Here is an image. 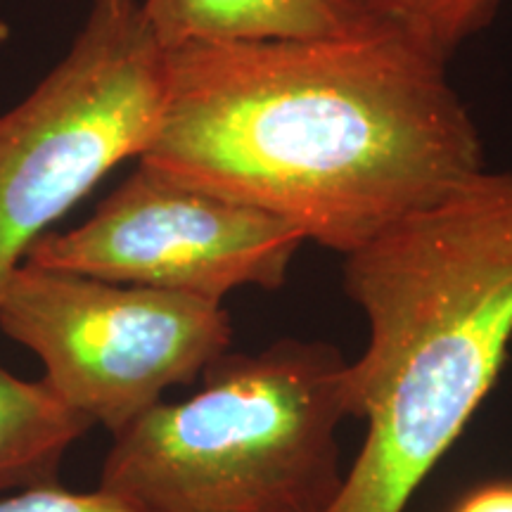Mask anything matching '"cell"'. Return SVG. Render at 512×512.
<instances>
[{"instance_id":"obj_9","label":"cell","mask_w":512,"mask_h":512,"mask_svg":"<svg viewBox=\"0 0 512 512\" xmlns=\"http://www.w3.org/2000/svg\"><path fill=\"white\" fill-rule=\"evenodd\" d=\"M363 15L448 62L494 22L505 0H349Z\"/></svg>"},{"instance_id":"obj_1","label":"cell","mask_w":512,"mask_h":512,"mask_svg":"<svg viewBox=\"0 0 512 512\" xmlns=\"http://www.w3.org/2000/svg\"><path fill=\"white\" fill-rule=\"evenodd\" d=\"M138 162L342 256L486 169L446 62L387 27L169 50Z\"/></svg>"},{"instance_id":"obj_4","label":"cell","mask_w":512,"mask_h":512,"mask_svg":"<svg viewBox=\"0 0 512 512\" xmlns=\"http://www.w3.org/2000/svg\"><path fill=\"white\" fill-rule=\"evenodd\" d=\"M164 93L166 50L138 0H93L62 60L0 114V287L102 178L145 155Z\"/></svg>"},{"instance_id":"obj_3","label":"cell","mask_w":512,"mask_h":512,"mask_svg":"<svg viewBox=\"0 0 512 512\" xmlns=\"http://www.w3.org/2000/svg\"><path fill=\"white\" fill-rule=\"evenodd\" d=\"M349 361L328 342L228 351L188 399L114 434L98 489L133 512H332Z\"/></svg>"},{"instance_id":"obj_10","label":"cell","mask_w":512,"mask_h":512,"mask_svg":"<svg viewBox=\"0 0 512 512\" xmlns=\"http://www.w3.org/2000/svg\"><path fill=\"white\" fill-rule=\"evenodd\" d=\"M0 512H133L119 498L95 491H72L57 484L34 486L0 496Z\"/></svg>"},{"instance_id":"obj_6","label":"cell","mask_w":512,"mask_h":512,"mask_svg":"<svg viewBox=\"0 0 512 512\" xmlns=\"http://www.w3.org/2000/svg\"><path fill=\"white\" fill-rule=\"evenodd\" d=\"M304 242L278 216L136 162L86 221L43 235L24 261L223 304L283 287Z\"/></svg>"},{"instance_id":"obj_8","label":"cell","mask_w":512,"mask_h":512,"mask_svg":"<svg viewBox=\"0 0 512 512\" xmlns=\"http://www.w3.org/2000/svg\"><path fill=\"white\" fill-rule=\"evenodd\" d=\"M91 427L43 377L0 366V496L60 482L69 448Z\"/></svg>"},{"instance_id":"obj_11","label":"cell","mask_w":512,"mask_h":512,"mask_svg":"<svg viewBox=\"0 0 512 512\" xmlns=\"http://www.w3.org/2000/svg\"><path fill=\"white\" fill-rule=\"evenodd\" d=\"M451 512H512V482H489L467 491Z\"/></svg>"},{"instance_id":"obj_5","label":"cell","mask_w":512,"mask_h":512,"mask_svg":"<svg viewBox=\"0 0 512 512\" xmlns=\"http://www.w3.org/2000/svg\"><path fill=\"white\" fill-rule=\"evenodd\" d=\"M0 330L91 425L119 434L233 347L223 304L22 261L0 287Z\"/></svg>"},{"instance_id":"obj_12","label":"cell","mask_w":512,"mask_h":512,"mask_svg":"<svg viewBox=\"0 0 512 512\" xmlns=\"http://www.w3.org/2000/svg\"><path fill=\"white\" fill-rule=\"evenodd\" d=\"M8 38H10V27L3 22V19H0V46H3V43L8 41Z\"/></svg>"},{"instance_id":"obj_2","label":"cell","mask_w":512,"mask_h":512,"mask_svg":"<svg viewBox=\"0 0 512 512\" xmlns=\"http://www.w3.org/2000/svg\"><path fill=\"white\" fill-rule=\"evenodd\" d=\"M368 323L347 366L366 437L332 512H406L501 375L512 342V171L460 188L344 256Z\"/></svg>"},{"instance_id":"obj_7","label":"cell","mask_w":512,"mask_h":512,"mask_svg":"<svg viewBox=\"0 0 512 512\" xmlns=\"http://www.w3.org/2000/svg\"><path fill=\"white\" fill-rule=\"evenodd\" d=\"M138 5L166 53L190 43L313 41L382 27L349 0H143Z\"/></svg>"}]
</instances>
